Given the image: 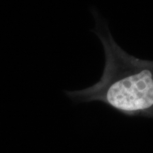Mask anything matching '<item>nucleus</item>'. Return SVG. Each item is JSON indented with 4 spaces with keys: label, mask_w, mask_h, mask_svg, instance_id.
<instances>
[{
    "label": "nucleus",
    "mask_w": 153,
    "mask_h": 153,
    "mask_svg": "<svg viewBox=\"0 0 153 153\" xmlns=\"http://www.w3.org/2000/svg\"><path fill=\"white\" fill-rule=\"evenodd\" d=\"M92 31L104 47L105 65L99 81L90 87L65 94L76 102L101 101L128 116L153 111V62L129 55L114 41L106 21L93 9Z\"/></svg>",
    "instance_id": "1"
}]
</instances>
